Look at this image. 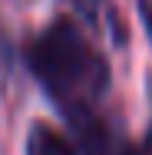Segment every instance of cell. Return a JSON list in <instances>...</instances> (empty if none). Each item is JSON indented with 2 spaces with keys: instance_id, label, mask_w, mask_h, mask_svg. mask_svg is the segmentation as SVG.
Segmentation results:
<instances>
[{
  "instance_id": "obj_4",
  "label": "cell",
  "mask_w": 152,
  "mask_h": 155,
  "mask_svg": "<svg viewBox=\"0 0 152 155\" xmlns=\"http://www.w3.org/2000/svg\"><path fill=\"white\" fill-rule=\"evenodd\" d=\"M139 20L149 33V43H152V0H139Z\"/></svg>"
},
{
  "instance_id": "obj_3",
  "label": "cell",
  "mask_w": 152,
  "mask_h": 155,
  "mask_svg": "<svg viewBox=\"0 0 152 155\" xmlns=\"http://www.w3.org/2000/svg\"><path fill=\"white\" fill-rule=\"evenodd\" d=\"M27 155H83L60 129L46 122H33L27 132Z\"/></svg>"
},
{
  "instance_id": "obj_2",
  "label": "cell",
  "mask_w": 152,
  "mask_h": 155,
  "mask_svg": "<svg viewBox=\"0 0 152 155\" xmlns=\"http://www.w3.org/2000/svg\"><path fill=\"white\" fill-rule=\"evenodd\" d=\"M76 135H79V152L83 155H142L139 149L129 145V139L122 135L109 119H103L99 112L83 119V122H73Z\"/></svg>"
},
{
  "instance_id": "obj_1",
  "label": "cell",
  "mask_w": 152,
  "mask_h": 155,
  "mask_svg": "<svg viewBox=\"0 0 152 155\" xmlns=\"http://www.w3.org/2000/svg\"><path fill=\"white\" fill-rule=\"evenodd\" d=\"M27 66L69 125L99 112L96 106L109 89V63L73 17H56L33 36Z\"/></svg>"
},
{
  "instance_id": "obj_5",
  "label": "cell",
  "mask_w": 152,
  "mask_h": 155,
  "mask_svg": "<svg viewBox=\"0 0 152 155\" xmlns=\"http://www.w3.org/2000/svg\"><path fill=\"white\" fill-rule=\"evenodd\" d=\"M73 3H76L86 17H99V3H103V0H73Z\"/></svg>"
},
{
  "instance_id": "obj_6",
  "label": "cell",
  "mask_w": 152,
  "mask_h": 155,
  "mask_svg": "<svg viewBox=\"0 0 152 155\" xmlns=\"http://www.w3.org/2000/svg\"><path fill=\"white\" fill-rule=\"evenodd\" d=\"M139 152H142V155H152V125H149V135H146V145H142Z\"/></svg>"
}]
</instances>
